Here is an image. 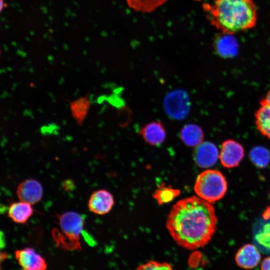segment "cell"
<instances>
[{"label":"cell","mask_w":270,"mask_h":270,"mask_svg":"<svg viewBox=\"0 0 270 270\" xmlns=\"http://www.w3.org/2000/svg\"><path fill=\"white\" fill-rule=\"evenodd\" d=\"M16 194L20 200L32 205L42 199L43 188L38 180L28 178L19 184L16 189Z\"/></svg>","instance_id":"cell-10"},{"label":"cell","mask_w":270,"mask_h":270,"mask_svg":"<svg viewBox=\"0 0 270 270\" xmlns=\"http://www.w3.org/2000/svg\"><path fill=\"white\" fill-rule=\"evenodd\" d=\"M139 134L146 143L152 146H160L166 137V129L160 121H154L145 124L140 128Z\"/></svg>","instance_id":"cell-14"},{"label":"cell","mask_w":270,"mask_h":270,"mask_svg":"<svg viewBox=\"0 0 270 270\" xmlns=\"http://www.w3.org/2000/svg\"><path fill=\"white\" fill-rule=\"evenodd\" d=\"M180 192L178 189L162 186L154 192L152 196L158 204L162 205L172 201L180 195Z\"/></svg>","instance_id":"cell-21"},{"label":"cell","mask_w":270,"mask_h":270,"mask_svg":"<svg viewBox=\"0 0 270 270\" xmlns=\"http://www.w3.org/2000/svg\"><path fill=\"white\" fill-rule=\"evenodd\" d=\"M260 106L255 113L256 125L262 134L270 139V108Z\"/></svg>","instance_id":"cell-17"},{"label":"cell","mask_w":270,"mask_h":270,"mask_svg":"<svg viewBox=\"0 0 270 270\" xmlns=\"http://www.w3.org/2000/svg\"><path fill=\"white\" fill-rule=\"evenodd\" d=\"M14 254L24 270H46L47 268L44 259L32 248H26L16 250Z\"/></svg>","instance_id":"cell-9"},{"label":"cell","mask_w":270,"mask_h":270,"mask_svg":"<svg viewBox=\"0 0 270 270\" xmlns=\"http://www.w3.org/2000/svg\"><path fill=\"white\" fill-rule=\"evenodd\" d=\"M218 218L211 203L196 196L178 200L166 222L168 232L176 244L194 250L206 245L216 230Z\"/></svg>","instance_id":"cell-1"},{"label":"cell","mask_w":270,"mask_h":270,"mask_svg":"<svg viewBox=\"0 0 270 270\" xmlns=\"http://www.w3.org/2000/svg\"><path fill=\"white\" fill-rule=\"evenodd\" d=\"M33 212L32 204L20 200L12 204L8 211L9 218L18 224L26 223Z\"/></svg>","instance_id":"cell-16"},{"label":"cell","mask_w":270,"mask_h":270,"mask_svg":"<svg viewBox=\"0 0 270 270\" xmlns=\"http://www.w3.org/2000/svg\"><path fill=\"white\" fill-rule=\"evenodd\" d=\"M203 8L211 24L222 32L234 34L253 28L256 22L252 0H214Z\"/></svg>","instance_id":"cell-2"},{"label":"cell","mask_w":270,"mask_h":270,"mask_svg":"<svg viewBox=\"0 0 270 270\" xmlns=\"http://www.w3.org/2000/svg\"><path fill=\"white\" fill-rule=\"evenodd\" d=\"M180 136L184 144L188 146L194 147L203 142L204 134L200 126L190 124L183 126L180 130Z\"/></svg>","instance_id":"cell-15"},{"label":"cell","mask_w":270,"mask_h":270,"mask_svg":"<svg viewBox=\"0 0 270 270\" xmlns=\"http://www.w3.org/2000/svg\"><path fill=\"white\" fill-rule=\"evenodd\" d=\"M261 270H270V256L266 258L261 264Z\"/></svg>","instance_id":"cell-23"},{"label":"cell","mask_w":270,"mask_h":270,"mask_svg":"<svg viewBox=\"0 0 270 270\" xmlns=\"http://www.w3.org/2000/svg\"><path fill=\"white\" fill-rule=\"evenodd\" d=\"M244 156L242 146L234 140H227L222 145L219 158L222 166L226 168L237 166Z\"/></svg>","instance_id":"cell-7"},{"label":"cell","mask_w":270,"mask_h":270,"mask_svg":"<svg viewBox=\"0 0 270 270\" xmlns=\"http://www.w3.org/2000/svg\"><path fill=\"white\" fill-rule=\"evenodd\" d=\"M114 205L112 195L108 190L102 189L93 192L88 202L89 210L93 213L103 215L108 213Z\"/></svg>","instance_id":"cell-12"},{"label":"cell","mask_w":270,"mask_h":270,"mask_svg":"<svg viewBox=\"0 0 270 270\" xmlns=\"http://www.w3.org/2000/svg\"><path fill=\"white\" fill-rule=\"evenodd\" d=\"M261 260L260 250L254 244H247L238 249L235 256V261L240 268L246 270L256 267Z\"/></svg>","instance_id":"cell-13"},{"label":"cell","mask_w":270,"mask_h":270,"mask_svg":"<svg viewBox=\"0 0 270 270\" xmlns=\"http://www.w3.org/2000/svg\"></svg>","instance_id":"cell-26"},{"label":"cell","mask_w":270,"mask_h":270,"mask_svg":"<svg viewBox=\"0 0 270 270\" xmlns=\"http://www.w3.org/2000/svg\"><path fill=\"white\" fill-rule=\"evenodd\" d=\"M90 102L88 96L80 98L70 104V109L74 118L80 124H82L88 113Z\"/></svg>","instance_id":"cell-20"},{"label":"cell","mask_w":270,"mask_h":270,"mask_svg":"<svg viewBox=\"0 0 270 270\" xmlns=\"http://www.w3.org/2000/svg\"><path fill=\"white\" fill-rule=\"evenodd\" d=\"M128 6L142 12H150L166 3L168 0H126Z\"/></svg>","instance_id":"cell-19"},{"label":"cell","mask_w":270,"mask_h":270,"mask_svg":"<svg viewBox=\"0 0 270 270\" xmlns=\"http://www.w3.org/2000/svg\"><path fill=\"white\" fill-rule=\"evenodd\" d=\"M193 157L198 166L208 168L214 166L217 162L219 158L218 151L214 144L204 142L196 146Z\"/></svg>","instance_id":"cell-11"},{"label":"cell","mask_w":270,"mask_h":270,"mask_svg":"<svg viewBox=\"0 0 270 270\" xmlns=\"http://www.w3.org/2000/svg\"><path fill=\"white\" fill-rule=\"evenodd\" d=\"M135 270H174L168 262L149 260L138 266Z\"/></svg>","instance_id":"cell-22"},{"label":"cell","mask_w":270,"mask_h":270,"mask_svg":"<svg viewBox=\"0 0 270 270\" xmlns=\"http://www.w3.org/2000/svg\"><path fill=\"white\" fill-rule=\"evenodd\" d=\"M252 240L260 252L270 253V212L268 210L254 223Z\"/></svg>","instance_id":"cell-6"},{"label":"cell","mask_w":270,"mask_h":270,"mask_svg":"<svg viewBox=\"0 0 270 270\" xmlns=\"http://www.w3.org/2000/svg\"><path fill=\"white\" fill-rule=\"evenodd\" d=\"M227 188L225 177L215 170H207L201 172L194 186L197 196L210 203H214L223 198Z\"/></svg>","instance_id":"cell-4"},{"label":"cell","mask_w":270,"mask_h":270,"mask_svg":"<svg viewBox=\"0 0 270 270\" xmlns=\"http://www.w3.org/2000/svg\"><path fill=\"white\" fill-rule=\"evenodd\" d=\"M62 186L64 190H72L74 188V184L72 180H67L64 182Z\"/></svg>","instance_id":"cell-25"},{"label":"cell","mask_w":270,"mask_h":270,"mask_svg":"<svg viewBox=\"0 0 270 270\" xmlns=\"http://www.w3.org/2000/svg\"><path fill=\"white\" fill-rule=\"evenodd\" d=\"M249 156L252 163L258 168L266 167L270 162V151L262 146H256L252 148Z\"/></svg>","instance_id":"cell-18"},{"label":"cell","mask_w":270,"mask_h":270,"mask_svg":"<svg viewBox=\"0 0 270 270\" xmlns=\"http://www.w3.org/2000/svg\"><path fill=\"white\" fill-rule=\"evenodd\" d=\"M59 228L52 230V238L57 246L66 250H81L80 234L84 220L80 214L72 211L57 216Z\"/></svg>","instance_id":"cell-3"},{"label":"cell","mask_w":270,"mask_h":270,"mask_svg":"<svg viewBox=\"0 0 270 270\" xmlns=\"http://www.w3.org/2000/svg\"><path fill=\"white\" fill-rule=\"evenodd\" d=\"M212 44L216 54L223 58H233L238 54V44L233 34L218 33L214 37Z\"/></svg>","instance_id":"cell-8"},{"label":"cell","mask_w":270,"mask_h":270,"mask_svg":"<svg viewBox=\"0 0 270 270\" xmlns=\"http://www.w3.org/2000/svg\"><path fill=\"white\" fill-rule=\"evenodd\" d=\"M165 111L171 118L176 120L184 118L188 114L190 102L187 93L176 90L170 92L164 98Z\"/></svg>","instance_id":"cell-5"},{"label":"cell","mask_w":270,"mask_h":270,"mask_svg":"<svg viewBox=\"0 0 270 270\" xmlns=\"http://www.w3.org/2000/svg\"><path fill=\"white\" fill-rule=\"evenodd\" d=\"M260 104L270 108V90L268 92L265 97L260 100Z\"/></svg>","instance_id":"cell-24"}]
</instances>
